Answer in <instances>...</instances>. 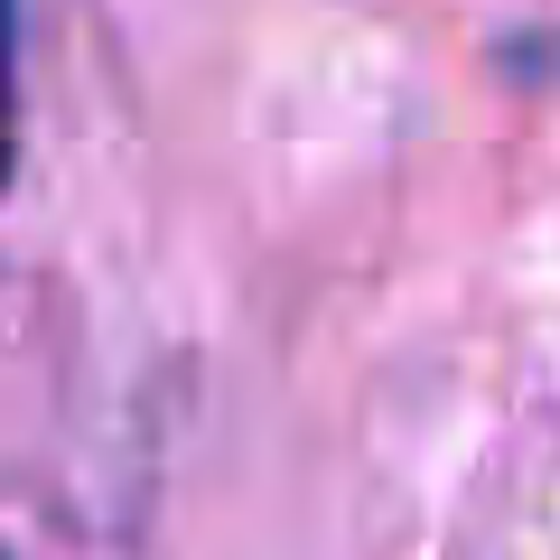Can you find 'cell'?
Masks as SVG:
<instances>
[{
	"mask_svg": "<svg viewBox=\"0 0 560 560\" xmlns=\"http://www.w3.org/2000/svg\"><path fill=\"white\" fill-rule=\"evenodd\" d=\"M10 150H20V113H10V0H0V178H10Z\"/></svg>",
	"mask_w": 560,
	"mask_h": 560,
	"instance_id": "obj_1",
	"label": "cell"
}]
</instances>
